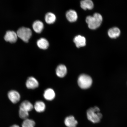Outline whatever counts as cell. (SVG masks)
Wrapping results in <instances>:
<instances>
[{
	"mask_svg": "<svg viewBox=\"0 0 127 127\" xmlns=\"http://www.w3.org/2000/svg\"><path fill=\"white\" fill-rule=\"evenodd\" d=\"M34 108L36 112L39 113L42 112H44L45 110V104L43 101H38L34 104Z\"/></svg>",
	"mask_w": 127,
	"mask_h": 127,
	"instance_id": "cell-17",
	"label": "cell"
},
{
	"mask_svg": "<svg viewBox=\"0 0 127 127\" xmlns=\"http://www.w3.org/2000/svg\"><path fill=\"white\" fill-rule=\"evenodd\" d=\"M43 23L40 21L37 20L33 23L32 27L36 32L39 33L41 32L44 28Z\"/></svg>",
	"mask_w": 127,
	"mask_h": 127,
	"instance_id": "cell-14",
	"label": "cell"
},
{
	"mask_svg": "<svg viewBox=\"0 0 127 127\" xmlns=\"http://www.w3.org/2000/svg\"><path fill=\"white\" fill-rule=\"evenodd\" d=\"M44 97L47 100L51 101L54 99L55 96V94L54 91L52 89L48 88L44 92Z\"/></svg>",
	"mask_w": 127,
	"mask_h": 127,
	"instance_id": "cell-11",
	"label": "cell"
},
{
	"mask_svg": "<svg viewBox=\"0 0 127 127\" xmlns=\"http://www.w3.org/2000/svg\"><path fill=\"white\" fill-rule=\"evenodd\" d=\"M19 114L20 118L24 120L28 118L29 117L28 112L21 109H19Z\"/></svg>",
	"mask_w": 127,
	"mask_h": 127,
	"instance_id": "cell-21",
	"label": "cell"
},
{
	"mask_svg": "<svg viewBox=\"0 0 127 127\" xmlns=\"http://www.w3.org/2000/svg\"><path fill=\"white\" fill-rule=\"evenodd\" d=\"M100 111L99 108L96 106L90 108L87 111V119L93 123H99L102 117V114L99 112Z\"/></svg>",
	"mask_w": 127,
	"mask_h": 127,
	"instance_id": "cell-2",
	"label": "cell"
},
{
	"mask_svg": "<svg viewBox=\"0 0 127 127\" xmlns=\"http://www.w3.org/2000/svg\"><path fill=\"white\" fill-rule=\"evenodd\" d=\"M81 7L84 10L92 9L94 7V4L91 0H84L81 1Z\"/></svg>",
	"mask_w": 127,
	"mask_h": 127,
	"instance_id": "cell-16",
	"label": "cell"
},
{
	"mask_svg": "<svg viewBox=\"0 0 127 127\" xmlns=\"http://www.w3.org/2000/svg\"><path fill=\"white\" fill-rule=\"evenodd\" d=\"M27 88L30 89H34L38 87L39 83L37 79L34 77H29L26 82Z\"/></svg>",
	"mask_w": 127,
	"mask_h": 127,
	"instance_id": "cell-7",
	"label": "cell"
},
{
	"mask_svg": "<svg viewBox=\"0 0 127 127\" xmlns=\"http://www.w3.org/2000/svg\"><path fill=\"white\" fill-rule=\"evenodd\" d=\"M56 72L59 77L63 78L65 77L67 73V68L64 65L60 64L57 67Z\"/></svg>",
	"mask_w": 127,
	"mask_h": 127,
	"instance_id": "cell-10",
	"label": "cell"
},
{
	"mask_svg": "<svg viewBox=\"0 0 127 127\" xmlns=\"http://www.w3.org/2000/svg\"><path fill=\"white\" fill-rule=\"evenodd\" d=\"M64 123L66 127H77L78 122L73 116H69L65 118Z\"/></svg>",
	"mask_w": 127,
	"mask_h": 127,
	"instance_id": "cell-6",
	"label": "cell"
},
{
	"mask_svg": "<svg viewBox=\"0 0 127 127\" xmlns=\"http://www.w3.org/2000/svg\"><path fill=\"white\" fill-rule=\"evenodd\" d=\"M73 41L77 48L84 47L86 45V39L83 36L80 35L76 36Z\"/></svg>",
	"mask_w": 127,
	"mask_h": 127,
	"instance_id": "cell-9",
	"label": "cell"
},
{
	"mask_svg": "<svg viewBox=\"0 0 127 127\" xmlns=\"http://www.w3.org/2000/svg\"><path fill=\"white\" fill-rule=\"evenodd\" d=\"M17 35L15 32L9 31H7L4 36V39L7 42L14 43L16 42L17 39Z\"/></svg>",
	"mask_w": 127,
	"mask_h": 127,
	"instance_id": "cell-8",
	"label": "cell"
},
{
	"mask_svg": "<svg viewBox=\"0 0 127 127\" xmlns=\"http://www.w3.org/2000/svg\"><path fill=\"white\" fill-rule=\"evenodd\" d=\"M17 36L24 42H27L32 35L31 30L29 28L22 27L19 29L17 32Z\"/></svg>",
	"mask_w": 127,
	"mask_h": 127,
	"instance_id": "cell-4",
	"label": "cell"
},
{
	"mask_svg": "<svg viewBox=\"0 0 127 127\" xmlns=\"http://www.w3.org/2000/svg\"><path fill=\"white\" fill-rule=\"evenodd\" d=\"M66 17L68 20L70 22L76 21L78 18L77 12L73 10H69L66 12Z\"/></svg>",
	"mask_w": 127,
	"mask_h": 127,
	"instance_id": "cell-12",
	"label": "cell"
},
{
	"mask_svg": "<svg viewBox=\"0 0 127 127\" xmlns=\"http://www.w3.org/2000/svg\"><path fill=\"white\" fill-rule=\"evenodd\" d=\"M37 44L38 46L40 48L46 50L49 47V43L47 40L44 38H42L38 40Z\"/></svg>",
	"mask_w": 127,
	"mask_h": 127,
	"instance_id": "cell-18",
	"label": "cell"
},
{
	"mask_svg": "<svg viewBox=\"0 0 127 127\" xmlns=\"http://www.w3.org/2000/svg\"><path fill=\"white\" fill-rule=\"evenodd\" d=\"M9 99L13 104L18 102L20 99V95L18 92L14 90L9 91L8 93Z\"/></svg>",
	"mask_w": 127,
	"mask_h": 127,
	"instance_id": "cell-5",
	"label": "cell"
},
{
	"mask_svg": "<svg viewBox=\"0 0 127 127\" xmlns=\"http://www.w3.org/2000/svg\"><path fill=\"white\" fill-rule=\"evenodd\" d=\"M108 35L112 38H116L120 35V31L118 28L114 27L110 29L108 31Z\"/></svg>",
	"mask_w": 127,
	"mask_h": 127,
	"instance_id": "cell-15",
	"label": "cell"
},
{
	"mask_svg": "<svg viewBox=\"0 0 127 127\" xmlns=\"http://www.w3.org/2000/svg\"><path fill=\"white\" fill-rule=\"evenodd\" d=\"M34 106L32 104L28 101H25L21 104L20 106V109H23L27 112H29L32 110Z\"/></svg>",
	"mask_w": 127,
	"mask_h": 127,
	"instance_id": "cell-13",
	"label": "cell"
},
{
	"mask_svg": "<svg viewBox=\"0 0 127 127\" xmlns=\"http://www.w3.org/2000/svg\"><path fill=\"white\" fill-rule=\"evenodd\" d=\"M10 127H20L17 125H14Z\"/></svg>",
	"mask_w": 127,
	"mask_h": 127,
	"instance_id": "cell-22",
	"label": "cell"
},
{
	"mask_svg": "<svg viewBox=\"0 0 127 127\" xmlns=\"http://www.w3.org/2000/svg\"><path fill=\"white\" fill-rule=\"evenodd\" d=\"M56 20L55 15L51 12L48 13L45 15V20L47 23L52 24Z\"/></svg>",
	"mask_w": 127,
	"mask_h": 127,
	"instance_id": "cell-20",
	"label": "cell"
},
{
	"mask_svg": "<svg viewBox=\"0 0 127 127\" xmlns=\"http://www.w3.org/2000/svg\"><path fill=\"white\" fill-rule=\"evenodd\" d=\"M36 124L34 120L28 118L23 121L21 124V127H35Z\"/></svg>",
	"mask_w": 127,
	"mask_h": 127,
	"instance_id": "cell-19",
	"label": "cell"
},
{
	"mask_svg": "<svg viewBox=\"0 0 127 127\" xmlns=\"http://www.w3.org/2000/svg\"><path fill=\"white\" fill-rule=\"evenodd\" d=\"M102 16L98 13H95L93 16H89L86 19V21L88 25L89 28L95 30L100 26L102 21Z\"/></svg>",
	"mask_w": 127,
	"mask_h": 127,
	"instance_id": "cell-1",
	"label": "cell"
},
{
	"mask_svg": "<svg viewBox=\"0 0 127 127\" xmlns=\"http://www.w3.org/2000/svg\"><path fill=\"white\" fill-rule=\"evenodd\" d=\"M79 87L82 89H87L91 86L93 80L90 76L85 74H82L79 76L77 80Z\"/></svg>",
	"mask_w": 127,
	"mask_h": 127,
	"instance_id": "cell-3",
	"label": "cell"
}]
</instances>
